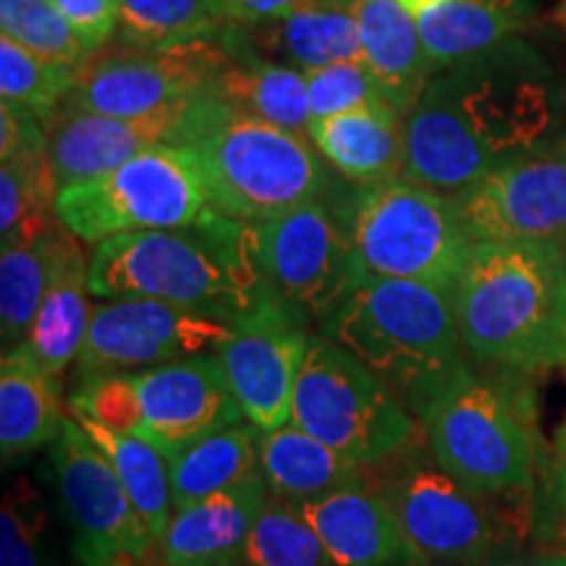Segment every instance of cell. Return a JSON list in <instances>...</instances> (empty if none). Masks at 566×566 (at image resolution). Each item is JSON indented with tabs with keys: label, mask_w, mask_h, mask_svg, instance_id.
<instances>
[{
	"label": "cell",
	"mask_w": 566,
	"mask_h": 566,
	"mask_svg": "<svg viewBox=\"0 0 566 566\" xmlns=\"http://www.w3.org/2000/svg\"><path fill=\"white\" fill-rule=\"evenodd\" d=\"M566 139V76L514 34L430 76L407 116V179L454 195Z\"/></svg>",
	"instance_id": "6da1fadb"
},
{
	"label": "cell",
	"mask_w": 566,
	"mask_h": 566,
	"mask_svg": "<svg viewBox=\"0 0 566 566\" xmlns=\"http://www.w3.org/2000/svg\"><path fill=\"white\" fill-rule=\"evenodd\" d=\"M97 300H158L239 325L279 304L254 223L210 210L192 226L118 233L90 252Z\"/></svg>",
	"instance_id": "7a4b0ae2"
},
{
	"label": "cell",
	"mask_w": 566,
	"mask_h": 566,
	"mask_svg": "<svg viewBox=\"0 0 566 566\" xmlns=\"http://www.w3.org/2000/svg\"><path fill=\"white\" fill-rule=\"evenodd\" d=\"M464 349L495 373L566 363V244L475 242L454 289Z\"/></svg>",
	"instance_id": "3957f363"
},
{
	"label": "cell",
	"mask_w": 566,
	"mask_h": 566,
	"mask_svg": "<svg viewBox=\"0 0 566 566\" xmlns=\"http://www.w3.org/2000/svg\"><path fill=\"white\" fill-rule=\"evenodd\" d=\"M315 334L359 359L417 420L472 370L454 296L424 283L365 275Z\"/></svg>",
	"instance_id": "277c9868"
},
{
	"label": "cell",
	"mask_w": 566,
	"mask_h": 566,
	"mask_svg": "<svg viewBox=\"0 0 566 566\" xmlns=\"http://www.w3.org/2000/svg\"><path fill=\"white\" fill-rule=\"evenodd\" d=\"M195 160L210 210L260 223L323 200L336 181L304 134H294L202 92L179 142Z\"/></svg>",
	"instance_id": "5b68a950"
},
{
	"label": "cell",
	"mask_w": 566,
	"mask_h": 566,
	"mask_svg": "<svg viewBox=\"0 0 566 566\" xmlns=\"http://www.w3.org/2000/svg\"><path fill=\"white\" fill-rule=\"evenodd\" d=\"M506 375L470 370L420 422L436 462L470 491L488 499H530L546 457L533 394Z\"/></svg>",
	"instance_id": "8992f818"
},
{
	"label": "cell",
	"mask_w": 566,
	"mask_h": 566,
	"mask_svg": "<svg viewBox=\"0 0 566 566\" xmlns=\"http://www.w3.org/2000/svg\"><path fill=\"white\" fill-rule=\"evenodd\" d=\"M428 443L370 470L401 533L424 566H478L516 556L530 535V499H488L451 478Z\"/></svg>",
	"instance_id": "52a82bcc"
},
{
	"label": "cell",
	"mask_w": 566,
	"mask_h": 566,
	"mask_svg": "<svg viewBox=\"0 0 566 566\" xmlns=\"http://www.w3.org/2000/svg\"><path fill=\"white\" fill-rule=\"evenodd\" d=\"M367 275L415 281L454 296L475 242L451 195L412 179L354 184L336 176L328 192Z\"/></svg>",
	"instance_id": "ba28073f"
},
{
	"label": "cell",
	"mask_w": 566,
	"mask_h": 566,
	"mask_svg": "<svg viewBox=\"0 0 566 566\" xmlns=\"http://www.w3.org/2000/svg\"><path fill=\"white\" fill-rule=\"evenodd\" d=\"M292 422L365 467L386 464L424 443L412 409L321 334H313L296 378Z\"/></svg>",
	"instance_id": "9c48e42d"
},
{
	"label": "cell",
	"mask_w": 566,
	"mask_h": 566,
	"mask_svg": "<svg viewBox=\"0 0 566 566\" xmlns=\"http://www.w3.org/2000/svg\"><path fill=\"white\" fill-rule=\"evenodd\" d=\"M55 210L71 233L95 247L118 233L192 226L210 202L189 153L168 145L61 187Z\"/></svg>",
	"instance_id": "30bf717a"
},
{
	"label": "cell",
	"mask_w": 566,
	"mask_h": 566,
	"mask_svg": "<svg viewBox=\"0 0 566 566\" xmlns=\"http://www.w3.org/2000/svg\"><path fill=\"white\" fill-rule=\"evenodd\" d=\"M254 233L273 300L307 328H321L367 275L328 195L254 223Z\"/></svg>",
	"instance_id": "8fae6325"
},
{
	"label": "cell",
	"mask_w": 566,
	"mask_h": 566,
	"mask_svg": "<svg viewBox=\"0 0 566 566\" xmlns=\"http://www.w3.org/2000/svg\"><path fill=\"white\" fill-rule=\"evenodd\" d=\"M51 464L76 566H139L160 554L111 462L71 415L51 443Z\"/></svg>",
	"instance_id": "7c38bea8"
},
{
	"label": "cell",
	"mask_w": 566,
	"mask_h": 566,
	"mask_svg": "<svg viewBox=\"0 0 566 566\" xmlns=\"http://www.w3.org/2000/svg\"><path fill=\"white\" fill-rule=\"evenodd\" d=\"M237 325L158 300H108L92 313L76 378L139 373L179 359L212 354Z\"/></svg>",
	"instance_id": "4fadbf2b"
},
{
	"label": "cell",
	"mask_w": 566,
	"mask_h": 566,
	"mask_svg": "<svg viewBox=\"0 0 566 566\" xmlns=\"http://www.w3.org/2000/svg\"><path fill=\"white\" fill-rule=\"evenodd\" d=\"M229 53L221 42L205 40L168 51H113L82 66L66 108L101 116H147L210 92Z\"/></svg>",
	"instance_id": "5bb4252c"
},
{
	"label": "cell",
	"mask_w": 566,
	"mask_h": 566,
	"mask_svg": "<svg viewBox=\"0 0 566 566\" xmlns=\"http://www.w3.org/2000/svg\"><path fill=\"white\" fill-rule=\"evenodd\" d=\"M451 200L472 242L566 244V153L506 163Z\"/></svg>",
	"instance_id": "9a60e30c"
},
{
	"label": "cell",
	"mask_w": 566,
	"mask_h": 566,
	"mask_svg": "<svg viewBox=\"0 0 566 566\" xmlns=\"http://www.w3.org/2000/svg\"><path fill=\"white\" fill-rule=\"evenodd\" d=\"M310 342L313 331L281 304H273L239 323L229 342L212 352L247 422L258 430H275L292 422L294 388Z\"/></svg>",
	"instance_id": "2e32d148"
},
{
	"label": "cell",
	"mask_w": 566,
	"mask_h": 566,
	"mask_svg": "<svg viewBox=\"0 0 566 566\" xmlns=\"http://www.w3.org/2000/svg\"><path fill=\"white\" fill-rule=\"evenodd\" d=\"M137 380L145 407L142 436L166 457L247 420L216 354L139 370Z\"/></svg>",
	"instance_id": "e0dca14e"
},
{
	"label": "cell",
	"mask_w": 566,
	"mask_h": 566,
	"mask_svg": "<svg viewBox=\"0 0 566 566\" xmlns=\"http://www.w3.org/2000/svg\"><path fill=\"white\" fill-rule=\"evenodd\" d=\"M192 101L176 103L147 116H101L63 108L48 124V153L59 187L105 174L155 147H179Z\"/></svg>",
	"instance_id": "ac0fdd59"
},
{
	"label": "cell",
	"mask_w": 566,
	"mask_h": 566,
	"mask_svg": "<svg viewBox=\"0 0 566 566\" xmlns=\"http://www.w3.org/2000/svg\"><path fill=\"white\" fill-rule=\"evenodd\" d=\"M294 506L321 535L336 566H424L370 480Z\"/></svg>",
	"instance_id": "d6986e66"
},
{
	"label": "cell",
	"mask_w": 566,
	"mask_h": 566,
	"mask_svg": "<svg viewBox=\"0 0 566 566\" xmlns=\"http://www.w3.org/2000/svg\"><path fill=\"white\" fill-rule=\"evenodd\" d=\"M268 499L271 491L258 472L229 491L176 512L160 537L163 562L166 566H237Z\"/></svg>",
	"instance_id": "ffe728a7"
},
{
	"label": "cell",
	"mask_w": 566,
	"mask_h": 566,
	"mask_svg": "<svg viewBox=\"0 0 566 566\" xmlns=\"http://www.w3.org/2000/svg\"><path fill=\"white\" fill-rule=\"evenodd\" d=\"M307 137L346 181L380 184L407 174V118L391 103L313 118Z\"/></svg>",
	"instance_id": "44dd1931"
},
{
	"label": "cell",
	"mask_w": 566,
	"mask_h": 566,
	"mask_svg": "<svg viewBox=\"0 0 566 566\" xmlns=\"http://www.w3.org/2000/svg\"><path fill=\"white\" fill-rule=\"evenodd\" d=\"M90 296H95L90 286V258L82 250V239L61 226L53 233L51 281L27 336V344L53 378H61L80 357L95 313Z\"/></svg>",
	"instance_id": "7402d4cb"
},
{
	"label": "cell",
	"mask_w": 566,
	"mask_h": 566,
	"mask_svg": "<svg viewBox=\"0 0 566 566\" xmlns=\"http://www.w3.org/2000/svg\"><path fill=\"white\" fill-rule=\"evenodd\" d=\"M231 27L260 59L304 74L336 61H365L357 21L336 0H302L265 24Z\"/></svg>",
	"instance_id": "603a6c76"
},
{
	"label": "cell",
	"mask_w": 566,
	"mask_h": 566,
	"mask_svg": "<svg viewBox=\"0 0 566 566\" xmlns=\"http://www.w3.org/2000/svg\"><path fill=\"white\" fill-rule=\"evenodd\" d=\"M357 21L363 59L386 101L409 116L436 74L412 13L401 0H336Z\"/></svg>",
	"instance_id": "cb8c5ba5"
},
{
	"label": "cell",
	"mask_w": 566,
	"mask_h": 566,
	"mask_svg": "<svg viewBox=\"0 0 566 566\" xmlns=\"http://www.w3.org/2000/svg\"><path fill=\"white\" fill-rule=\"evenodd\" d=\"M218 42L229 53V61L212 80L210 95L221 97L223 103L250 113L254 118H263L279 129L307 137L313 111H310L304 71L260 59L239 40L231 24L218 34Z\"/></svg>",
	"instance_id": "d4e9b609"
},
{
	"label": "cell",
	"mask_w": 566,
	"mask_h": 566,
	"mask_svg": "<svg viewBox=\"0 0 566 566\" xmlns=\"http://www.w3.org/2000/svg\"><path fill=\"white\" fill-rule=\"evenodd\" d=\"M61 378H53L30 344L3 349L0 359V454L9 467L61 436Z\"/></svg>",
	"instance_id": "484cf974"
},
{
	"label": "cell",
	"mask_w": 566,
	"mask_h": 566,
	"mask_svg": "<svg viewBox=\"0 0 566 566\" xmlns=\"http://www.w3.org/2000/svg\"><path fill=\"white\" fill-rule=\"evenodd\" d=\"M260 475L273 499L302 504L342 488L367 483L373 467L331 449L294 422L258 433Z\"/></svg>",
	"instance_id": "4316f807"
},
{
	"label": "cell",
	"mask_w": 566,
	"mask_h": 566,
	"mask_svg": "<svg viewBox=\"0 0 566 566\" xmlns=\"http://www.w3.org/2000/svg\"><path fill=\"white\" fill-rule=\"evenodd\" d=\"M412 13L433 71L522 34L527 21L478 0H401Z\"/></svg>",
	"instance_id": "83f0119b"
},
{
	"label": "cell",
	"mask_w": 566,
	"mask_h": 566,
	"mask_svg": "<svg viewBox=\"0 0 566 566\" xmlns=\"http://www.w3.org/2000/svg\"><path fill=\"white\" fill-rule=\"evenodd\" d=\"M258 433L254 424L239 422L168 457L174 512H184L258 475Z\"/></svg>",
	"instance_id": "f1b7e54d"
},
{
	"label": "cell",
	"mask_w": 566,
	"mask_h": 566,
	"mask_svg": "<svg viewBox=\"0 0 566 566\" xmlns=\"http://www.w3.org/2000/svg\"><path fill=\"white\" fill-rule=\"evenodd\" d=\"M59 181L45 137L0 160V244H30L61 229Z\"/></svg>",
	"instance_id": "f546056e"
},
{
	"label": "cell",
	"mask_w": 566,
	"mask_h": 566,
	"mask_svg": "<svg viewBox=\"0 0 566 566\" xmlns=\"http://www.w3.org/2000/svg\"><path fill=\"white\" fill-rule=\"evenodd\" d=\"M74 417V415H71ZM82 424L90 441L103 451L113 472L122 480L132 504L137 506L142 520L147 522L150 533L158 537L166 535L168 525L174 520V501H171V475H168V457L137 433H116V430L101 428L84 417H74Z\"/></svg>",
	"instance_id": "4dcf8cb0"
},
{
	"label": "cell",
	"mask_w": 566,
	"mask_h": 566,
	"mask_svg": "<svg viewBox=\"0 0 566 566\" xmlns=\"http://www.w3.org/2000/svg\"><path fill=\"white\" fill-rule=\"evenodd\" d=\"M226 27L223 0H122L116 48L168 51L216 40Z\"/></svg>",
	"instance_id": "1f68e13d"
},
{
	"label": "cell",
	"mask_w": 566,
	"mask_h": 566,
	"mask_svg": "<svg viewBox=\"0 0 566 566\" xmlns=\"http://www.w3.org/2000/svg\"><path fill=\"white\" fill-rule=\"evenodd\" d=\"M53 233L40 242L3 247L0 252V342H3V349L24 344L40 313L42 296L51 281Z\"/></svg>",
	"instance_id": "d6a6232c"
},
{
	"label": "cell",
	"mask_w": 566,
	"mask_h": 566,
	"mask_svg": "<svg viewBox=\"0 0 566 566\" xmlns=\"http://www.w3.org/2000/svg\"><path fill=\"white\" fill-rule=\"evenodd\" d=\"M80 74L82 66L51 61L0 38V101L24 105L45 126L66 105Z\"/></svg>",
	"instance_id": "836d02e7"
},
{
	"label": "cell",
	"mask_w": 566,
	"mask_h": 566,
	"mask_svg": "<svg viewBox=\"0 0 566 566\" xmlns=\"http://www.w3.org/2000/svg\"><path fill=\"white\" fill-rule=\"evenodd\" d=\"M237 566H336L315 527L289 501L268 499Z\"/></svg>",
	"instance_id": "e575fe53"
},
{
	"label": "cell",
	"mask_w": 566,
	"mask_h": 566,
	"mask_svg": "<svg viewBox=\"0 0 566 566\" xmlns=\"http://www.w3.org/2000/svg\"><path fill=\"white\" fill-rule=\"evenodd\" d=\"M0 566H61L40 488L17 478L0 509Z\"/></svg>",
	"instance_id": "d590c367"
},
{
	"label": "cell",
	"mask_w": 566,
	"mask_h": 566,
	"mask_svg": "<svg viewBox=\"0 0 566 566\" xmlns=\"http://www.w3.org/2000/svg\"><path fill=\"white\" fill-rule=\"evenodd\" d=\"M0 38L69 66L92 61L53 0H0Z\"/></svg>",
	"instance_id": "8d00e7d4"
},
{
	"label": "cell",
	"mask_w": 566,
	"mask_h": 566,
	"mask_svg": "<svg viewBox=\"0 0 566 566\" xmlns=\"http://www.w3.org/2000/svg\"><path fill=\"white\" fill-rule=\"evenodd\" d=\"M69 415L84 417L116 433H137L145 428L137 373H103L80 378L66 399Z\"/></svg>",
	"instance_id": "74e56055"
},
{
	"label": "cell",
	"mask_w": 566,
	"mask_h": 566,
	"mask_svg": "<svg viewBox=\"0 0 566 566\" xmlns=\"http://www.w3.org/2000/svg\"><path fill=\"white\" fill-rule=\"evenodd\" d=\"M307 92L313 118H328L338 113L388 103L384 90L365 61H336L307 71Z\"/></svg>",
	"instance_id": "f35d334b"
},
{
	"label": "cell",
	"mask_w": 566,
	"mask_h": 566,
	"mask_svg": "<svg viewBox=\"0 0 566 566\" xmlns=\"http://www.w3.org/2000/svg\"><path fill=\"white\" fill-rule=\"evenodd\" d=\"M530 537L537 551L566 554V457L543 459L533 488Z\"/></svg>",
	"instance_id": "ab89813d"
},
{
	"label": "cell",
	"mask_w": 566,
	"mask_h": 566,
	"mask_svg": "<svg viewBox=\"0 0 566 566\" xmlns=\"http://www.w3.org/2000/svg\"><path fill=\"white\" fill-rule=\"evenodd\" d=\"M53 3L92 59L116 40L122 0H53Z\"/></svg>",
	"instance_id": "60d3db41"
},
{
	"label": "cell",
	"mask_w": 566,
	"mask_h": 566,
	"mask_svg": "<svg viewBox=\"0 0 566 566\" xmlns=\"http://www.w3.org/2000/svg\"><path fill=\"white\" fill-rule=\"evenodd\" d=\"M300 3L302 0H223V9L229 24L258 27L281 17V13H286Z\"/></svg>",
	"instance_id": "b9f144b4"
},
{
	"label": "cell",
	"mask_w": 566,
	"mask_h": 566,
	"mask_svg": "<svg viewBox=\"0 0 566 566\" xmlns=\"http://www.w3.org/2000/svg\"><path fill=\"white\" fill-rule=\"evenodd\" d=\"M478 3L493 6V9L512 13V17L527 21V24L535 13V0H478Z\"/></svg>",
	"instance_id": "7bdbcfd3"
},
{
	"label": "cell",
	"mask_w": 566,
	"mask_h": 566,
	"mask_svg": "<svg viewBox=\"0 0 566 566\" xmlns=\"http://www.w3.org/2000/svg\"><path fill=\"white\" fill-rule=\"evenodd\" d=\"M527 566H566L564 551H535L533 556H525Z\"/></svg>",
	"instance_id": "ee69618b"
},
{
	"label": "cell",
	"mask_w": 566,
	"mask_h": 566,
	"mask_svg": "<svg viewBox=\"0 0 566 566\" xmlns=\"http://www.w3.org/2000/svg\"><path fill=\"white\" fill-rule=\"evenodd\" d=\"M478 566H527V564L522 556H504V558H493V562H485Z\"/></svg>",
	"instance_id": "f6af8a7d"
},
{
	"label": "cell",
	"mask_w": 566,
	"mask_h": 566,
	"mask_svg": "<svg viewBox=\"0 0 566 566\" xmlns=\"http://www.w3.org/2000/svg\"><path fill=\"white\" fill-rule=\"evenodd\" d=\"M556 449H558V454L566 457V417H564V422L558 424V430H556Z\"/></svg>",
	"instance_id": "bcb514c9"
},
{
	"label": "cell",
	"mask_w": 566,
	"mask_h": 566,
	"mask_svg": "<svg viewBox=\"0 0 566 566\" xmlns=\"http://www.w3.org/2000/svg\"><path fill=\"white\" fill-rule=\"evenodd\" d=\"M139 566H166V562H163V556L158 554V556H155V558H150V562L139 564Z\"/></svg>",
	"instance_id": "7dc6e473"
},
{
	"label": "cell",
	"mask_w": 566,
	"mask_h": 566,
	"mask_svg": "<svg viewBox=\"0 0 566 566\" xmlns=\"http://www.w3.org/2000/svg\"><path fill=\"white\" fill-rule=\"evenodd\" d=\"M558 21H562V27L566 30V0L562 3V9H558Z\"/></svg>",
	"instance_id": "c3c4849f"
}]
</instances>
